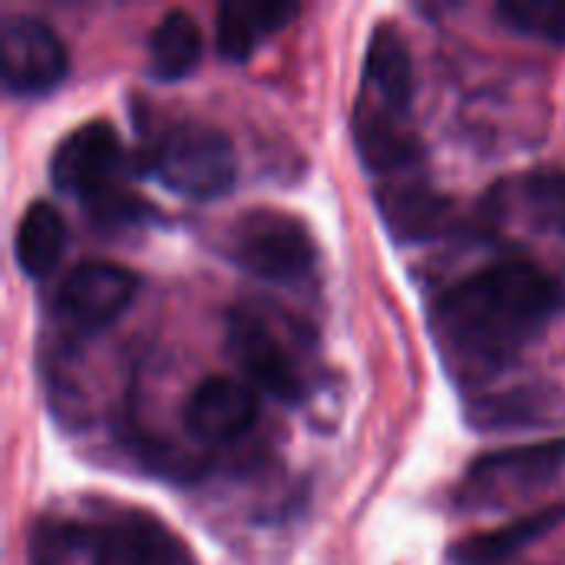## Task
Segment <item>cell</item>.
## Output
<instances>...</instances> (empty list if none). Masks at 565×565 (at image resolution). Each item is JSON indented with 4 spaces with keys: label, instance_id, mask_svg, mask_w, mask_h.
Wrapping results in <instances>:
<instances>
[{
    "label": "cell",
    "instance_id": "cell-1",
    "mask_svg": "<svg viewBox=\"0 0 565 565\" xmlns=\"http://www.w3.org/2000/svg\"><path fill=\"white\" fill-rule=\"evenodd\" d=\"M553 311L556 281L543 268L497 262L444 291L434 305V331L460 371L487 377L516 361Z\"/></svg>",
    "mask_w": 565,
    "mask_h": 565
},
{
    "label": "cell",
    "instance_id": "cell-2",
    "mask_svg": "<svg viewBox=\"0 0 565 565\" xmlns=\"http://www.w3.org/2000/svg\"><path fill=\"white\" fill-rule=\"evenodd\" d=\"M126 166V149L119 132L103 122H83L73 132L60 139V146L50 156V179L60 192L83 199L96 218L103 222H132L142 212H149L136 195H126L119 189V175Z\"/></svg>",
    "mask_w": 565,
    "mask_h": 565
},
{
    "label": "cell",
    "instance_id": "cell-3",
    "mask_svg": "<svg viewBox=\"0 0 565 565\" xmlns=\"http://www.w3.org/2000/svg\"><path fill=\"white\" fill-rule=\"evenodd\" d=\"M142 169L185 199L212 202L232 192L238 159L222 129L185 119L152 139L142 156Z\"/></svg>",
    "mask_w": 565,
    "mask_h": 565
},
{
    "label": "cell",
    "instance_id": "cell-4",
    "mask_svg": "<svg viewBox=\"0 0 565 565\" xmlns=\"http://www.w3.org/2000/svg\"><path fill=\"white\" fill-rule=\"evenodd\" d=\"M228 248L248 275L271 285H295L315 268L308 225L281 209H248L232 225Z\"/></svg>",
    "mask_w": 565,
    "mask_h": 565
},
{
    "label": "cell",
    "instance_id": "cell-5",
    "mask_svg": "<svg viewBox=\"0 0 565 565\" xmlns=\"http://www.w3.org/2000/svg\"><path fill=\"white\" fill-rule=\"evenodd\" d=\"M0 66L3 86L13 96H46L63 83L70 56L43 17L7 13L0 23Z\"/></svg>",
    "mask_w": 565,
    "mask_h": 565
},
{
    "label": "cell",
    "instance_id": "cell-6",
    "mask_svg": "<svg viewBox=\"0 0 565 565\" xmlns=\"http://www.w3.org/2000/svg\"><path fill=\"white\" fill-rule=\"evenodd\" d=\"M136 285V275L116 262H83L56 288V318L79 334H96L132 305Z\"/></svg>",
    "mask_w": 565,
    "mask_h": 565
},
{
    "label": "cell",
    "instance_id": "cell-7",
    "mask_svg": "<svg viewBox=\"0 0 565 565\" xmlns=\"http://www.w3.org/2000/svg\"><path fill=\"white\" fill-rule=\"evenodd\" d=\"M76 543L89 550L93 565H185V550L172 530L139 510L106 516Z\"/></svg>",
    "mask_w": 565,
    "mask_h": 565
},
{
    "label": "cell",
    "instance_id": "cell-8",
    "mask_svg": "<svg viewBox=\"0 0 565 565\" xmlns=\"http://www.w3.org/2000/svg\"><path fill=\"white\" fill-rule=\"evenodd\" d=\"M228 351L262 394L281 404H301L305 381L295 361L288 358V351L281 348V341L275 338V331L258 315L248 311L228 315Z\"/></svg>",
    "mask_w": 565,
    "mask_h": 565
},
{
    "label": "cell",
    "instance_id": "cell-9",
    "mask_svg": "<svg viewBox=\"0 0 565 565\" xmlns=\"http://www.w3.org/2000/svg\"><path fill=\"white\" fill-rule=\"evenodd\" d=\"M377 212L394 242H424L440 235L454 218V202L437 192L420 172L384 179L374 192Z\"/></svg>",
    "mask_w": 565,
    "mask_h": 565
},
{
    "label": "cell",
    "instance_id": "cell-10",
    "mask_svg": "<svg viewBox=\"0 0 565 565\" xmlns=\"http://www.w3.org/2000/svg\"><path fill=\"white\" fill-rule=\"evenodd\" d=\"M367 109L411 119L414 106V60L404 33L394 23H377L364 56V93L358 99Z\"/></svg>",
    "mask_w": 565,
    "mask_h": 565
},
{
    "label": "cell",
    "instance_id": "cell-11",
    "mask_svg": "<svg viewBox=\"0 0 565 565\" xmlns=\"http://www.w3.org/2000/svg\"><path fill=\"white\" fill-rule=\"evenodd\" d=\"M185 427L202 444H232L258 420V397L232 377H205L185 401Z\"/></svg>",
    "mask_w": 565,
    "mask_h": 565
},
{
    "label": "cell",
    "instance_id": "cell-12",
    "mask_svg": "<svg viewBox=\"0 0 565 565\" xmlns=\"http://www.w3.org/2000/svg\"><path fill=\"white\" fill-rule=\"evenodd\" d=\"M565 467V440L500 450L483 460H477L467 473V483L473 497H500V493H520L536 490L550 483Z\"/></svg>",
    "mask_w": 565,
    "mask_h": 565
},
{
    "label": "cell",
    "instance_id": "cell-13",
    "mask_svg": "<svg viewBox=\"0 0 565 565\" xmlns=\"http://www.w3.org/2000/svg\"><path fill=\"white\" fill-rule=\"evenodd\" d=\"M298 17V3L285 0H225L215 13V46L225 60L245 63L262 40Z\"/></svg>",
    "mask_w": 565,
    "mask_h": 565
},
{
    "label": "cell",
    "instance_id": "cell-14",
    "mask_svg": "<svg viewBox=\"0 0 565 565\" xmlns=\"http://www.w3.org/2000/svg\"><path fill=\"white\" fill-rule=\"evenodd\" d=\"M202 26L189 10H166L149 36V76L159 83H179L202 63Z\"/></svg>",
    "mask_w": 565,
    "mask_h": 565
},
{
    "label": "cell",
    "instance_id": "cell-15",
    "mask_svg": "<svg viewBox=\"0 0 565 565\" xmlns=\"http://www.w3.org/2000/svg\"><path fill=\"white\" fill-rule=\"evenodd\" d=\"M565 523V507H546V510H536L530 516H520L493 533H480V536H470L463 543H457L450 550L454 563L457 565H493L516 556L520 550L540 543L543 536H550L556 526Z\"/></svg>",
    "mask_w": 565,
    "mask_h": 565
},
{
    "label": "cell",
    "instance_id": "cell-16",
    "mask_svg": "<svg viewBox=\"0 0 565 565\" xmlns=\"http://www.w3.org/2000/svg\"><path fill=\"white\" fill-rule=\"evenodd\" d=\"M66 248V222L53 202H30L13 235V255L26 278H46L60 265Z\"/></svg>",
    "mask_w": 565,
    "mask_h": 565
},
{
    "label": "cell",
    "instance_id": "cell-17",
    "mask_svg": "<svg viewBox=\"0 0 565 565\" xmlns=\"http://www.w3.org/2000/svg\"><path fill=\"white\" fill-rule=\"evenodd\" d=\"M523 218L553 238H565V172L563 169H536L523 175L520 185Z\"/></svg>",
    "mask_w": 565,
    "mask_h": 565
},
{
    "label": "cell",
    "instance_id": "cell-18",
    "mask_svg": "<svg viewBox=\"0 0 565 565\" xmlns=\"http://www.w3.org/2000/svg\"><path fill=\"white\" fill-rule=\"evenodd\" d=\"M497 17L513 33L565 43V0H503Z\"/></svg>",
    "mask_w": 565,
    "mask_h": 565
}]
</instances>
